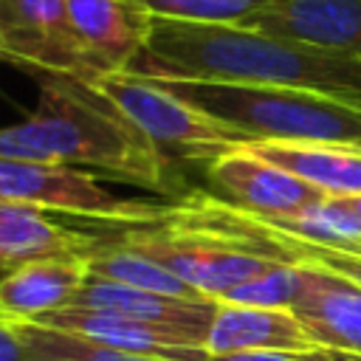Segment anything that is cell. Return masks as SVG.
<instances>
[{"label":"cell","mask_w":361,"mask_h":361,"mask_svg":"<svg viewBox=\"0 0 361 361\" xmlns=\"http://www.w3.org/2000/svg\"><path fill=\"white\" fill-rule=\"evenodd\" d=\"M31 76L39 85L37 107L0 127V158L65 164L169 200L186 195L178 166L99 87L65 73Z\"/></svg>","instance_id":"6da1fadb"},{"label":"cell","mask_w":361,"mask_h":361,"mask_svg":"<svg viewBox=\"0 0 361 361\" xmlns=\"http://www.w3.org/2000/svg\"><path fill=\"white\" fill-rule=\"evenodd\" d=\"M133 71L144 76L302 87L361 104V59L237 23L152 17L147 48Z\"/></svg>","instance_id":"7a4b0ae2"},{"label":"cell","mask_w":361,"mask_h":361,"mask_svg":"<svg viewBox=\"0 0 361 361\" xmlns=\"http://www.w3.org/2000/svg\"><path fill=\"white\" fill-rule=\"evenodd\" d=\"M245 141H324L361 147V104L319 90L152 76Z\"/></svg>","instance_id":"3957f363"},{"label":"cell","mask_w":361,"mask_h":361,"mask_svg":"<svg viewBox=\"0 0 361 361\" xmlns=\"http://www.w3.org/2000/svg\"><path fill=\"white\" fill-rule=\"evenodd\" d=\"M90 85L99 87L175 166L197 164L206 169L223 152L248 144L245 135L200 113L189 102L178 99L166 87H161L152 76L135 71H118Z\"/></svg>","instance_id":"277c9868"},{"label":"cell","mask_w":361,"mask_h":361,"mask_svg":"<svg viewBox=\"0 0 361 361\" xmlns=\"http://www.w3.org/2000/svg\"><path fill=\"white\" fill-rule=\"evenodd\" d=\"M0 203L82 217L113 228L149 226L166 214V203L121 197L99 183V175L65 164L0 158Z\"/></svg>","instance_id":"5b68a950"},{"label":"cell","mask_w":361,"mask_h":361,"mask_svg":"<svg viewBox=\"0 0 361 361\" xmlns=\"http://www.w3.org/2000/svg\"><path fill=\"white\" fill-rule=\"evenodd\" d=\"M0 62L25 73L99 79L73 28L68 0H0Z\"/></svg>","instance_id":"8992f818"},{"label":"cell","mask_w":361,"mask_h":361,"mask_svg":"<svg viewBox=\"0 0 361 361\" xmlns=\"http://www.w3.org/2000/svg\"><path fill=\"white\" fill-rule=\"evenodd\" d=\"M206 175L217 197L257 217H290L327 200L322 189L259 158L248 147L214 158L206 166Z\"/></svg>","instance_id":"52a82bcc"},{"label":"cell","mask_w":361,"mask_h":361,"mask_svg":"<svg viewBox=\"0 0 361 361\" xmlns=\"http://www.w3.org/2000/svg\"><path fill=\"white\" fill-rule=\"evenodd\" d=\"M37 324L76 333V336L93 338L99 344L130 350V353H144V355H161V358H178V361H206L209 358L200 333L144 322V319L124 316L116 310L62 307V310L42 316Z\"/></svg>","instance_id":"ba28073f"},{"label":"cell","mask_w":361,"mask_h":361,"mask_svg":"<svg viewBox=\"0 0 361 361\" xmlns=\"http://www.w3.org/2000/svg\"><path fill=\"white\" fill-rule=\"evenodd\" d=\"M237 25L361 59V0H265Z\"/></svg>","instance_id":"9c48e42d"},{"label":"cell","mask_w":361,"mask_h":361,"mask_svg":"<svg viewBox=\"0 0 361 361\" xmlns=\"http://www.w3.org/2000/svg\"><path fill=\"white\" fill-rule=\"evenodd\" d=\"M79 42L99 79L133 71L147 48L152 14L133 0H68Z\"/></svg>","instance_id":"30bf717a"},{"label":"cell","mask_w":361,"mask_h":361,"mask_svg":"<svg viewBox=\"0 0 361 361\" xmlns=\"http://www.w3.org/2000/svg\"><path fill=\"white\" fill-rule=\"evenodd\" d=\"M290 313L319 347L361 355V285L338 271L302 262V290Z\"/></svg>","instance_id":"8fae6325"},{"label":"cell","mask_w":361,"mask_h":361,"mask_svg":"<svg viewBox=\"0 0 361 361\" xmlns=\"http://www.w3.org/2000/svg\"><path fill=\"white\" fill-rule=\"evenodd\" d=\"M90 268L85 254H56L31 259L0 276V313L14 322H39L68 307L82 290Z\"/></svg>","instance_id":"7c38bea8"},{"label":"cell","mask_w":361,"mask_h":361,"mask_svg":"<svg viewBox=\"0 0 361 361\" xmlns=\"http://www.w3.org/2000/svg\"><path fill=\"white\" fill-rule=\"evenodd\" d=\"M217 299H183L169 293H155L144 288H130L99 274H87L82 290L68 307H96V310H116L124 316H135L155 324H169L180 330L200 333L206 341L209 324L217 310Z\"/></svg>","instance_id":"4fadbf2b"},{"label":"cell","mask_w":361,"mask_h":361,"mask_svg":"<svg viewBox=\"0 0 361 361\" xmlns=\"http://www.w3.org/2000/svg\"><path fill=\"white\" fill-rule=\"evenodd\" d=\"M203 347L209 355H220L240 350H316L319 344L288 307L220 302Z\"/></svg>","instance_id":"5bb4252c"},{"label":"cell","mask_w":361,"mask_h":361,"mask_svg":"<svg viewBox=\"0 0 361 361\" xmlns=\"http://www.w3.org/2000/svg\"><path fill=\"white\" fill-rule=\"evenodd\" d=\"M245 147L313 183L327 197L361 195V147L324 141H251Z\"/></svg>","instance_id":"9a60e30c"},{"label":"cell","mask_w":361,"mask_h":361,"mask_svg":"<svg viewBox=\"0 0 361 361\" xmlns=\"http://www.w3.org/2000/svg\"><path fill=\"white\" fill-rule=\"evenodd\" d=\"M99 237L102 234L68 228L39 209L0 203V276L31 259L56 254H87L99 243Z\"/></svg>","instance_id":"2e32d148"},{"label":"cell","mask_w":361,"mask_h":361,"mask_svg":"<svg viewBox=\"0 0 361 361\" xmlns=\"http://www.w3.org/2000/svg\"><path fill=\"white\" fill-rule=\"evenodd\" d=\"M90 274H99L104 279L130 285V288H144L155 293H169V296H183V299H209L197 293L192 285H186L180 276H175L166 265L155 262L152 257L130 248L121 243L116 234L113 237H99V243L85 254Z\"/></svg>","instance_id":"e0dca14e"},{"label":"cell","mask_w":361,"mask_h":361,"mask_svg":"<svg viewBox=\"0 0 361 361\" xmlns=\"http://www.w3.org/2000/svg\"><path fill=\"white\" fill-rule=\"evenodd\" d=\"M17 327H20L23 341L28 344L31 361H178V358H161V355H144V353L107 347L93 338L54 330L37 322H17Z\"/></svg>","instance_id":"ac0fdd59"},{"label":"cell","mask_w":361,"mask_h":361,"mask_svg":"<svg viewBox=\"0 0 361 361\" xmlns=\"http://www.w3.org/2000/svg\"><path fill=\"white\" fill-rule=\"evenodd\" d=\"M302 290V262H276L259 276L237 285L220 302L254 305V307H288Z\"/></svg>","instance_id":"d6986e66"},{"label":"cell","mask_w":361,"mask_h":361,"mask_svg":"<svg viewBox=\"0 0 361 361\" xmlns=\"http://www.w3.org/2000/svg\"><path fill=\"white\" fill-rule=\"evenodd\" d=\"M152 17L189 23H243L265 0H133Z\"/></svg>","instance_id":"ffe728a7"},{"label":"cell","mask_w":361,"mask_h":361,"mask_svg":"<svg viewBox=\"0 0 361 361\" xmlns=\"http://www.w3.org/2000/svg\"><path fill=\"white\" fill-rule=\"evenodd\" d=\"M206 361H361V355L316 347V350H240L209 355Z\"/></svg>","instance_id":"44dd1931"},{"label":"cell","mask_w":361,"mask_h":361,"mask_svg":"<svg viewBox=\"0 0 361 361\" xmlns=\"http://www.w3.org/2000/svg\"><path fill=\"white\" fill-rule=\"evenodd\" d=\"M293 248L299 254V262L324 265V268L338 271L347 279L361 285V254H353V251H344V248H333V245L307 243V240H299V237H293Z\"/></svg>","instance_id":"7402d4cb"},{"label":"cell","mask_w":361,"mask_h":361,"mask_svg":"<svg viewBox=\"0 0 361 361\" xmlns=\"http://www.w3.org/2000/svg\"><path fill=\"white\" fill-rule=\"evenodd\" d=\"M0 361H31L28 344L23 341L17 322L6 313H0Z\"/></svg>","instance_id":"603a6c76"},{"label":"cell","mask_w":361,"mask_h":361,"mask_svg":"<svg viewBox=\"0 0 361 361\" xmlns=\"http://www.w3.org/2000/svg\"><path fill=\"white\" fill-rule=\"evenodd\" d=\"M344 212H350L358 223H361V195H350V197H333Z\"/></svg>","instance_id":"cb8c5ba5"},{"label":"cell","mask_w":361,"mask_h":361,"mask_svg":"<svg viewBox=\"0 0 361 361\" xmlns=\"http://www.w3.org/2000/svg\"><path fill=\"white\" fill-rule=\"evenodd\" d=\"M344 251H353V254H361V237H358V240H353V243H350V245H347Z\"/></svg>","instance_id":"d4e9b609"}]
</instances>
